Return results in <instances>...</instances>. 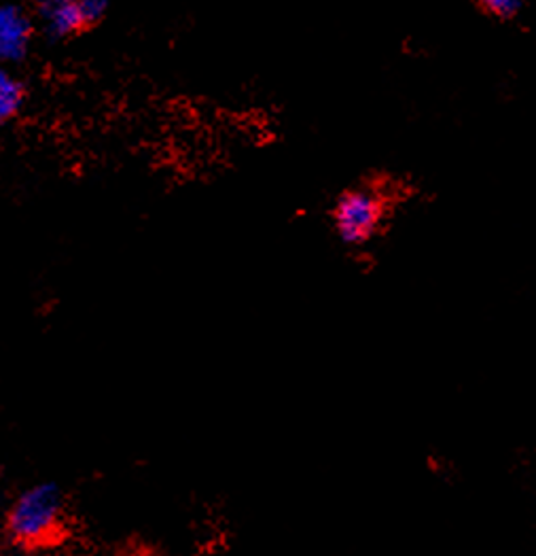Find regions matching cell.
I'll use <instances>...</instances> for the list:
<instances>
[{"instance_id": "cell-2", "label": "cell", "mask_w": 536, "mask_h": 556, "mask_svg": "<svg viewBox=\"0 0 536 556\" xmlns=\"http://www.w3.org/2000/svg\"><path fill=\"white\" fill-rule=\"evenodd\" d=\"M388 217V195L375 187L346 189L331 211V222L337 238L348 247L371 242Z\"/></svg>"}, {"instance_id": "cell-5", "label": "cell", "mask_w": 536, "mask_h": 556, "mask_svg": "<svg viewBox=\"0 0 536 556\" xmlns=\"http://www.w3.org/2000/svg\"><path fill=\"white\" fill-rule=\"evenodd\" d=\"M26 102V86L11 73H0V119L11 122L20 115Z\"/></svg>"}, {"instance_id": "cell-1", "label": "cell", "mask_w": 536, "mask_h": 556, "mask_svg": "<svg viewBox=\"0 0 536 556\" xmlns=\"http://www.w3.org/2000/svg\"><path fill=\"white\" fill-rule=\"evenodd\" d=\"M64 535L66 495L55 482H39L22 491L4 516V538L22 553L55 548Z\"/></svg>"}, {"instance_id": "cell-6", "label": "cell", "mask_w": 536, "mask_h": 556, "mask_svg": "<svg viewBox=\"0 0 536 556\" xmlns=\"http://www.w3.org/2000/svg\"><path fill=\"white\" fill-rule=\"evenodd\" d=\"M484 13L496 20H511L520 13L524 0H477Z\"/></svg>"}, {"instance_id": "cell-4", "label": "cell", "mask_w": 536, "mask_h": 556, "mask_svg": "<svg viewBox=\"0 0 536 556\" xmlns=\"http://www.w3.org/2000/svg\"><path fill=\"white\" fill-rule=\"evenodd\" d=\"M41 15L46 22V35L53 41L75 37L90 28L79 0H53L41 7Z\"/></svg>"}, {"instance_id": "cell-7", "label": "cell", "mask_w": 536, "mask_h": 556, "mask_svg": "<svg viewBox=\"0 0 536 556\" xmlns=\"http://www.w3.org/2000/svg\"><path fill=\"white\" fill-rule=\"evenodd\" d=\"M79 4L88 17L90 28L106 15V9H109V0H79Z\"/></svg>"}, {"instance_id": "cell-3", "label": "cell", "mask_w": 536, "mask_h": 556, "mask_svg": "<svg viewBox=\"0 0 536 556\" xmlns=\"http://www.w3.org/2000/svg\"><path fill=\"white\" fill-rule=\"evenodd\" d=\"M35 26L24 9L4 4L0 9V55L4 62H22L33 43Z\"/></svg>"}, {"instance_id": "cell-8", "label": "cell", "mask_w": 536, "mask_h": 556, "mask_svg": "<svg viewBox=\"0 0 536 556\" xmlns=\"http://www.w3.org/2000/svg\"><path fill=\"white\" fill-rule=\"evenodd\" d=\"M28 2H35V4H39V7H46V4L53 2V0H28Z\"/></svg>"}]
</instances>
